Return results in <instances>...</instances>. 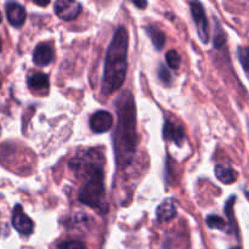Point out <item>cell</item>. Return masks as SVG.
I'll list each match as a JSON object with an SVG mask.
<instances>
[{"label": "cell", "instance_id": "6da1fadb", "mask_svg": "<svg viewBox=\"0 0 249 249\" xmlns=\"http://www.w3.org/2000/svg\"><path fill=\"white\" fill-rule=\"evenodd\" d=\"M117 122L114 134V150L118 165H128L133 160L138 147L136 131V108L130 91H124L117 100Z\"/></svg>", "mask_w": 249, "mask_h": 249}, {"label": "cell", "instance_id": "7a4b0ae2", "mask_svg": "<svg viewBox=\"0 0 249 249\" xmlns=\"http://www.w3.org/2000/svg\"><path fill=\"white\" fill-rule=\"evenodd\" d=\"M128 32L119 27L113 34L111 44L106 53L101 91L104 95H111L123 85L128 67Z\"/></svg>", "mask_w": 249, "mask_h": 249}, {"label": "cell", "instance_id": "3957f363", "mask_svg": "<svg viewBox=\"0 0 249 249\" xmlns=\"http://www.w3.org/2000/svg\"><path fill=\"white\" fill-rule=\"evenodd\" d=\"M105 195V177L101 165L90 167L89 177L79 191V201L87 206L97 208Z\"/></svg>", "mask_w": 249, "mask_h": 249}, {"label": "cell", "instance_id": "277c9868", "mask_svg": "<svg viewBox=\"0 0 249 249\" xmlns=\"http://www.w3.org/2000/svg\"><path fill=\"white\" fill-rule=\"evenodd\" d=\"M190 9H191L192 17L195 19V23L197 26V32H198L199 39L202 43L207 44L209 41V23L207 19L206 11L198 0H191L190 2Z\"/></svg>", "mask_w": 249, "mask_h": 249}, {"label": "cell", "instance_id": "5b68a950", "mask_svg": "<svg viewBox=\"0 0 249 249\" xmlns=\"http://www.w3.org/2000/svg\"><path fill=\"white\" fill-rule=\"evenodd\" d=\"M82 12V5L77 0H56L55 14L63 21H72Z\"/></svg>", "mask_w": 249, "mask_h": 249}, {"label": "cell", "instance_id": "8992f818", "mask_svg": "<svg viewBox=\"0 0 249 249\" xmlns=\"http://www.w3.org/2000/svg\"><path fill=\"white\" fill-rule=\"evenodd\" d=\"M12 225L21 235L24 236L31 235L34 230V224L32 219L24 214L23 209L18 204L15 207L12 212Z\"/></svg>", "mask_w": 249, "mask_h": 249}, {"label": "cell", "instance_id": "52a82bcc", "mask_svg": "<svg viewBox=\"0 0 249 249\" xmlns=\"http://www.w3.org/2000/svg\"><path fill=\"white\" fill-rule=\"evenodd\" d=\"M113 125V117L107 111H97L90 118V128L94 133L101 134L108 131Z\"/></svg>", "mask_w": 249, "mask_h": 249}, {"label": "cell", "instance_id": "ba28073f", "mask_svg": "<svg viewBox=\"0 0 249 249\" xmlns=\"http://www.w3.org/2000/svg\"><path fill=\"white\" fill-rule=\"evenodd\" d=\"M53 49L51 48L50 44L40 43L36 45L33 53V62L36 66H48L53 62Z\"/></svg>", "mask_w": 249, "mask_h": 249}, {"label": "cell", "instance_id": "9c48e42d", "mask_svg": "<svg viewBox=\"0 0 249 249\" xmlns=\"http://www.w3.org/2000/svg\"><path fill=\"white\" fill-rule=\"evenodd\" d=\"M26 10L22 5L15 1H10L6 5V17L11 26L21 27L26 21Z\"/></svg>", "mask_w": 249, "mask_h": 249}, {"label": "cell", "instance_id": "30bf717a", "mask_svg": "<svg viewBox=\"0 0 249 249\" xmlns=\"http://www.w3.org/2000/svg\"><path fill=\"white\" fill-rule=\"evenodd\" d=\"M163 136L165 140L173 141L177 143L178 146H181L182 141H184V129L181 125L174 123V122L167 119L164 123V128H163Z\"/></svg>", "mask_w": 249, "mask_h": 249}, {"label": "cell", "instance_id": "8fae6325", "mask_svg": "<svg viewBox=\"0 0 249 249\" xmlns=\"http://www.w3.org/2000/svg\"><path fill=\"white\" fill-rule=\"evenodd\" d=\"M177 216V206L170 198L164 199L157 208V218L160 221H170Z\"/></svg>", "mask_w": 249, "mask_h": 249}, {"label": "cell", "instance_id": "7c38bea8", "mask_svg": "<svg viewBox=\"0 0 249 249\" xmlns=\"http://www.w3.org/2000/svg\"><path fill=\"white\" fill-rule=\"evenodd\" d=\"M49 77L45 73H36L28 78V87L33 91H43L49 88Z\"/></svg>", "mask_w": 249, "mask_h": 249}, {"label": "cell", "instance_id": "4fadbf2b", "mask_svg": "<svg viewBox=\"0 0 249 249\" xmlns=\"http://www.w3.org/2000/svg\"><path fill=\"white\" fill-rule=\"evenodd\" d=\"M215 175L221 182L226 185H230L236 181L237 179V173L232 169L231 167H226V165L218 164L215 167Z\"/></svg>", "mask_w": 249, "mask_h": 249}, {"label": "cell", "instance_id": "5bb4252c", "mask_svg": "<svg viewBox=\"0 0 249 249\" xmlns=\"http://www.w3.org/2000/svg\"><path fill=\"white\" fill-rule=\"evenodd\" d=\"M146 33L148 34V36L151 38V41L155 45V48L157 50H162L163 46L165 44V36L162 31L157 28V27L148 26L146 27Z\"/></svg>", "mask_w": 249, "mask_h": 249}, {"label": "cell", "instance_id": "9a60e30c", "mask_svg": "<svg viewBox=\"0 0 249 249\" xmlns=\"http://www.w3.org/2000/svg\"><path fill=\"white\" fill-rule=\"evenodd\" d=\"M165 60H167L168 66H169L172 70H178L180 67V63H181V57H180L179 53L177 50H169L165 55Z\"/></svg>", "mask_w": 249, "mask_h": 249}, {"label": "cell", "instance_id": "2e32d148", "mask_svg": "<svg viewBox=\"0 0 249 249\" xmlns=\"http://www.w3.org/2000/svg\"><path fill=\"white\" fill-rule=\"evenodd\" d=\"M207 225L209 229H218V230H224L226 228V223L221 216L218 215H209L207 218Z\"/></svg>", "mask_w": 249, "mask_h": 249}, {"label": "cell", "instance_id": "e0dca14e", "mask_svg": "<svg viewBox=\"0 0 249 249\" xmlns=\"http://www.w3.org/2000/svg\"><path fill=\"white\" fill-rule=\"evenodd\" d=\"M238 58H240L241 65L243 66V70L246 71V73L249 75V48L247 46H241L237 51Z\"/></svg>", "mask_w": 249, "mask_h": 249}, {"label": "cell", "instance_id": "ac0fdd59", "mask_svg": "<svg viewBox=\"0 0 249 249\" xmlns=\"http://www.w3.org/2000/svg\"><path fill=\"white\" fill-rule=\"evenodd\" d=\"M236 201V197L232 196L229 198V201L226 202V206H225V213L226 215L229 216V219H230V224L232 225V228L235 229V230H237L236 229V221H235V216H233V202Z\"/></svg>", "mask_w": 249, "mask_h": 249}, {"label": "cell", "instance_id": "d6986e66", "mask_svg": "<svg viewBox=\"0 0 249 249\" xmlns=\"http://www.w3.org/2000/svg\"><path fill=\"white\" fill-rule=\"evenodd\" d=\"M58 249H88L79 241H66L58 246Z\"/></svg>", "mask_w": 249, "mask_h": 249}, {"label": "cell", "instance_id": "ffe728a7", "mask_svg": "<svg viewBox=\"0 0 249 249\" xmlns=\"http://www.w3.org/2000/svg\"><path fill=\"white\" fill-rule=\"evenodd\" d=\"M226 41V36L225 33L223 32V29L218 26V29H216V33H215V38H214V46L216 49H220L221 46L225 44Z\"/></svg>", "mask_w": 249, "mask_h": 249}, {"label": "cell", "instance_id": "44dd1931", "mask_svg": "<svg viewBox=\"0 0 249 249\" xmlns=\"http://www.w3.org/2000/svg\"><path fill=\"white\" fill-rule=\"evenodd\" d=\"M160 78L163 83H165V84H169L170 83L169 71H168L165 67H163V66L160 68Z\"/></svg>", "mask_w": 249, "mask_h": 249}, {"label": "cell", "instance_id": "7402d4cb", "mask_svg": "<svg viewBox=\"0 0 249 249\" xmlns=\"http://www.w3.org/2000/svg\"><path fill=\"white\" fill-rule=\"evenodd\" d=\"M130 1L139 9H145L147 6V0H130Z\"/></svg>", "mask_w": 249, "mask_h": 249}, {"label": "cell", "instance_id": "603a6c76", "mask_svg": "<svg viewBox=\"0 0 249 249\" xmlns=\"http://www.w3.org/2000/svg\"><path fill=\"white\" fill-rule=\"evenodd\" d=\"M34 4L39 5V6H46V5H49V2L51 1V0H33Z\"/></svg>", "mask_w": 249, "mask_h": 249}, {"label": "cell", "instance_id": "cb8c5ba5", "mask_svg": "<svg viewBox=\"0 0 249 249\" xmlns=\"http://www.w3.org/2000/svg\"><path fill=\"white\" fill-rule=\"evenodd\" d=\"M245 195H246V197H247V199L249 201V191H246Z\"/></svg>", "mask_w": 249, "mask_h": 249}, {"label": "cell", "instance_id": "d4e9b609", "mask_svg": "<svg viewBox=\"0 0 249 249\" xmlns=\"http://www.w3.org/2000/svg\"><path fill=\"white\" fill-rule=\"evenodd\" d=\"M1 46H2V44H1V39H0V51H1Z\"/></svg>", "mask_w": 249, "mask_h": 249}, {"label": "cell", "instance_id": "484cf974", "mask_svg": "<svg viewBox=\"0 0 249 249\" xmlns=\"http://www.w3.org/2000/svg\"><path fill=\"white\" fill-rule=\"evenodd\" d=\"M231 249H241L240 247H235V248H231Z\"/></svg>", "mask_w": 249, "mask_h": 249}, {"label": "cell", "instance_id": "4316f807", "mask_svg": "<svg viewBox=\"0 0 249 249\" xmlns=\"http://www.w3.org/2000/svg\"><path fill=\"white\" fill-rule=\"evenodd\" d=\"M0 22H1V14H0Z\"/></svg>", "mask_w": 249, "mask_h": 249}, {"label": "cell", "instance_id": "83f0119b", "mask_svg": "<svg viewBox=\"0 0 249 249\" xmlns=\"http://www.w3.org/2000/svg\"><path fill=\"white\" fill-rule=\"evenodd\" d=\"M0 134H1V126H0Z\"/></svg>", "mask_w": 249, "mask_h": 249}, {"label": "cell", "instance_id": "f1b7e54d", "mask_svg": "<svg viewBox=\"0 0 249 249\" xmlns=\"http://www.w3.org/2000/svg\"><path fill=\"white\" fill-rule=\"evenodd\" d=\"M0 87H1V84H0Z\"/></svg>", "mask_w": 249, "mask_h": 249}]
</instances>
